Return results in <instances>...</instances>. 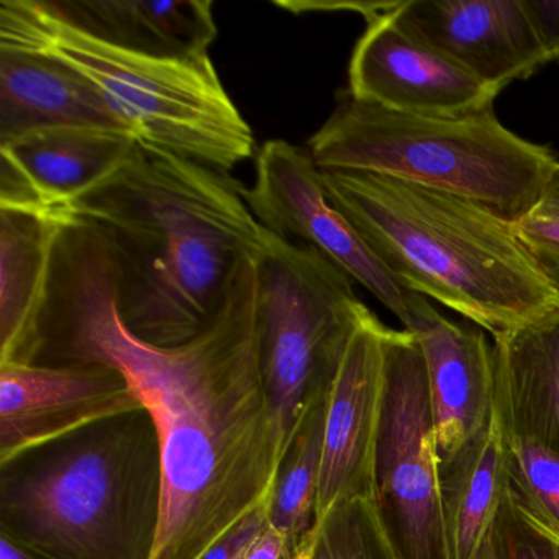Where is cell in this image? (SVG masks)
Masks as SVG:
<instances>
[{"instance_id": "obj_1", "label": "cell", "mask_w": 559, "mask_h": 559, "mask_svg": "<svg viewBox=\"0 0 559 559\" xmlns=\"http://www.w3.org/2000/svg\"><path fill=\"white\" fill-rule=\"evenodd\" d=\"M257 260H241L221 310L198 336L158 346L120 319L106 240L74 218L58 238L34 362L109 366L148 412L163 463L152 559H202L248 516L270 509L287 444L261 369Z\"/></svg>"}, {"instance_id": "obj_2", "label": "cell", "mask_w": 559, "mask_h": 559, "mask_svg": "<svg viewBox=\"0 0 559 559\" xmlns=\"http://www.w3.org/2000/svg\"><path fill=\"white\" fill-rule=\"evenodd\" d=\"M67 214L109 245L120 319L158 346L198 336L221 310L241 260L260 258L273 240L228 173L140 143Z\"/></svg>"}, {"instance_id": "obj_3", "label": "cell", "mask_w": 559, "mask_h": 559, "mask_svg": "<svg viewBox=\"0 0 559 559\" xmlns=\"http://www.w3.org/2000/svg\"><path fill=\"white\" fill-rule=\"evenodd\" d=\"M322 176L332 204L411 293L454 310L493 340L559 316V296L512 222L469 199L389 176Z\"/></svg>"}, {"instance_id": "obj_4", "label": "cell", "mask_w": 559, "mask_h": 559, "mask_svg": "<svg viewBox=\"0 0 559 559\" xmlns=\"http://www.w3.org/2000/svg\"><path fill=\"white\" fill-rule=\"evenodd\" d=\"M162 503L145 408L0 463V536L35 559H152Z\"/></svg>"}, {"instance_id": "obj_5", "label": "cell", "mask_w": 559, "mask_h": 559, "mask_svg": "<svg viewBox=\"0 0 559 559\" xmlns=\"http://www.w3.org/2000/svg\"><path fill=\"white\" fill-rule=\"evenodd\" d=\"M0 48L76 71L145 148L224 173L253 158V130L211 55L163 58L127 50L87 34L41 0L0 2Z\"/></svg>"}, {"instance_id": "obj_6", "label": "cell", "mask_w": 559, "mask_h": 559, "mask_svg": "<svg viewBox=\"0 0 559 559\" xmlns=\"http://www.w3.org/2000/svg\"><path fill=\"white\" fill-rule=\"evenodd\" d=\"M322 171L372 173L476 202L506 221L532 214L559 165L548 146L510 132L493 107L461 117L415 116L336 94L310 136Z\"/></svg>"}, {"instance_id": "obj_7", "label": "cell", "mask_w": 559, "mask_h": 559, "mask_svg": "<svg viewBox=\"0 0 559 559\" xmlns=\"http://www.w3.org/2000/svg\"><path fill=\"white\" fill-rule=\"evenodd\" d=\"M257 264L264 388L289 448L306 412L329 397L369 309L352 277L310 245L273 235Z\"/></svg>"}, {"instance_id": "obj_8", "label": "cell", "mask_w": 559, "mask_h": 559, "mask_svg": "<svg viewBox=\"0 0 559 559\" xmlns=\"http://www.w3.org/2000/svg\"><path fill=\"white\" fill-rule=\"evenodd\" d=\"M384 358L372 503L395 558L450 559L424 353L408 330L385 326Z\"/></svg>"}, {"instance_id": "obj_9", "label": "cell", "mask_w": 559, "mask_h": 559, "mask_svg": "<svg viewBox=\"0 0 559 559\" xmlns=\"http://www.w3.org/2000/svg\"><path fill=\"white\" fill-rule=\"evenodd\" d=\"M254 171L253 186L243 188V198L267 231L284 240L299 238L316 248L402 323L407 322L411 290L395 280L332 204L309 150L286 140H270L258 153Z\"/></svg>"}, {"instance_id": "obj_10", "label": "cell", "mask_w": 559, "mask_h": 559, "mask_svg": "<svg viewBox=\"0 0 559 559\" xmlns=\"http://www.w3.org/2000/svg\"><path fill=\"white\" fill-rule=\"evenodd\" d=\"M140 408L126 376L109 366L0 362V463Z\"/></svg>"}, {"instance_id": "obj_11", "label": "cell", "mask_w": 559, "mask_h": 559, "mask_svg": "<svg viewBox=\"0 0 559 559\" xmlns=\"http://www.w3.org/2000/svg\"><path fill=\"white\" fill-rule=\"evenodd\" d=\"M389 11L368 22L353 50L348 91L355 99L430 117L469 116L493 107L497 87L402 31Z\"/></svg>"}, {"instance_id": "obj_12", "label": "cell", "mask_w": 559, "mask_h": 559, "mask_svg": "<svg viewBox=\"0 0 559 559\" xmlns=\"http://www.w3.org/2000/svg\"><path fill=\"white\" fill-rule=\"evenodd\" d=\"M389 15L402 31L499 91L549 63L522 0H401Z\"/></svg>"}, {"instance_id": "obj_13", "label": "cell", "mask_w": 559, "mask_h": 559, "mask_svg": "<svg viewBox=\"0 0 559 559\" xmlns=\"http://www.w3.org/2000/svg\"><path fill=\"white\" fill-rule=\"evenodd\" d=\"M385 325L369 310L353 335L326 397L317 522L336 503L371 499L384 402Z\"/></svg>"}, {"instance_id": "obj_14", "label": "cell", "mask_w": 559, "mask_h": 559, "mask_svg": "<svg viewBox=\"0 0 559 559\" xmlns=\"http://www.w3.org/2000/svg\"><path fill=\"white\" fill-rule=\"evenodd\" d=\"M407 304L404 326L424 353L438 460L447 463L492 417L493 346L479 326L451 322L420 294H408Z\"/></svg>"}, {"instance_id": "obj_15", "label": "cell", "mask_w": 559, "mask_h": 559, "mask_svg": "<svg viewBox=\"0 0 559 559\" xmlns=\"http://www.w3.org/2000/svg\"><path fill=\"white\" fill-rule=\"evenodd\" d=\"M139 148L119 130L60 127L0 143V205L67 209Z\"/></svg>"}, {"instance_id": "obj_16", "label": "cell", "mask_w": 559, "mask_h": 559, "mask_svg": "<svg viewBox=\"0 0 559 559\" xmlns=\"http://www.w3.org/2000/svg\"><path fill=\"white\" fill-rule=\"evenodd\" d=\"M64 209L0 205V362H34Z\"/></svg>"}, {"instance_id": "obj_17", "label": "cell", "mask_w": 559, "mask_h": 559, "mask_svg": "<svg viewBox=\"0 0 559 559\" xmlns=\"http://www.w3.org/2000/svg\"><path fill=\"white\" fill-rule=\"evenodd\" d=\"M60 127L130 133L76 71L50 58L0 48V143Z\"/></svg>"}, {"instance_id": "obj_18", "label": "cell", "mask_w": 559, "mask_h": 559, "mask_svg": "<svg viewBox=\"0 0 559 559\" xmlns=\"http://www.w3.org/2000/svg\"><path fill=\"white\" fill-rule=\"evenodd\" d=\"M493 414L559 456V316L493 340Z\"/></svg>"}, {"instance_id": "obj_19", "label": "cell", "mask_w": 559, "mask_h": 559, "mask_svg": "<svg viewBox=\"0 0 559 559\" xmlns=\"http://www.w3.org/2000/svg\"><path fill=\"white\" fill-rule=\"evenodd\" d=\"M51 4L87 34L153 57H207L217 38L211 0H80Z\"/></svg>"}, {"instance_id": "obj_20", "label": "cell", "mask_w": 559, "mask_h": 559, "mask_svg": "<svg viewBox=\"0 0 559 559\" xmlns=\"http://www.w3.org/2000/svg\"><path fill=\"white\" fill-rule=\"evenodd\" d=\"M499 420L440 464L441 510L450 559H473L509 489Z\"/></svg>"}, {"instance_id": "obj_21", "label": "cell", "mask_w": 559, "mask_h": 559, "mask_svg": "<svg viewBox=\"0 0 559 559\" xmlns=\"http://www.w3.org/2000/svg\"><path fill=\"white\" fill-rule=\"evenodd\" d=\"M325 408L326 399L306 412L277 471L267 522L283 533L290 552L297 551L316 530Z\"/></svg>"}, {"instance_id": "obj_22", "label": "cell", "mask_w": 559, "mask_h": 559, "mask_svg": "<svg viewBox=\"0 0 559 559\" xmlns=\"http://www.w3.org/2000/svg\"><path fill=\"white\" fill-rule=\"evenodd\" d=\"M309 559H397L371 499L336 503L310 536Z\"/></svg>"}, {"instance_id": "obj_23", "label": "cell", "mask_w": 559, "mask_h": 559, "mask_svg": "<svg viewBox=\"0 0 559 559\" xmlns=\"http://www.w3.org/2000/svg\"><path fill=\"white\" fill-rule=\"evenodd\" d=\"M500 425V424H499ZM510 487L559 535V456L500 425Z\"/></svg>"}, {"instance_id": "obj_24", "label": "cell", "mask_w": 559, "mask_h": 559, "mask_svg": "<svg viewBox=\"0 0 559 559\" xmlns=\"http://www.w3.org/2000/svg\"><path fill=\"white\" fill-rule=\"evenodd\" d=\"M473 559H559V535L509 486Z\"/></svg>"}, {"instance_id": "obj_25", "label": "cell", "mask_w": 559, "mask_h": 559, "mask_svg": "<svg viewBox=\"0 0 559 559\" xmlns=\"http://www.w3.org/2000/svg\"><path fill=\"white\" fill-rule=\"evenodd\" d=\"M513 225L539 273L559 296V218L526 215Z\"/></svg>"}, {"instance_id": "obj_26", "label": "cell", "mask_w": 559, "mask_h": 559, "mask_svg": "<svg viewBox=\"0 0 559 559\" xmlns=\"http://www.w3.org/2000/svg\"><path fill=\"white\" fill-rule=\"evenodd\" d=\"M522 5L549 61H559V0H522Z\"/></svg>"}, {"instance_id": "obj_27", "label": "cell", "mask_w": 559, "mask_h": 559, "mask_svg": "<svg viewBox=\"0 0 559 559\" xmlns=\"http://www.w3.org/2000/svg\"><path fill=\"white\" fill-rule=\"evenodd\" d=\"M270 509H261L248 516L237 528L231 530L217 545L212 546L202 559H243L251 543L258 538L267 523Z\"/></svg>"}, {"instance_id": "obj_28", "label": "cell", "mask_w": 559, "mask_h": 559, "mask_svg": "<svg viewBox=\"0 0 559 559\" xmlns=\"http://www.w3.org/2000/svg\"><path fill=\"white\" fill-rule=\"evenodd\" d=\"M277 5L294 14L313 11H353L361 14L366 22L372 21L381 12L394 8L395 2H277Z\"/></svg>"}, {"instance_id": "obj_29", "label": "cell", "mask_w": 559, "mask_h": 559, "mask_svg": "<svg viewBox=\"0 0 559 559\" xmlns=\"http://www.w3.org/2000/svg\"><path fill=\"white\" fill-rule=\"evenodd\" d=\"M289 551L286 538L283 533L277 532L270 522L264 526L263 532L251 543L243 559H283Z\"/></svg>"}, {"instance_id": "obj_30", "label": "cell", "mask_w": 559, "mask_h": 559, "mask_svg": "<svg viewBox=\"0 0 559 559\" xmlns=\"http://www.w3.org/2000/svg\"><path fill=\"white\" fill-rule=\"evenodd\" d=\"M530 215L538 218H559V165L546 182L542 198Z\"/></svg>"}, {"instance_id": "obj_31", "label": "cell", "mask_w": 559, "mask_h": 559, "mask_svg": "<svg viewBox=\"0 0 559 559\" xmlns=\"http://www.w3.org/2000/svg\"><path fill=\"white\" fill-rule=\"evenodd\" d=\"M0 559H35L24 551V549L15 546L14 543L9 542L8 538L0 536Z\"/></svg>"}, {"instance_id": "obj_32", "label": "cell", "mask_w": 559, "mask_h": 559, "mask_svg": "<svg viewBox=\"0 0 559 559\" xmlns=\"http://www.w3.org/2000/svg\"><path fill=\"white\" fill-rule=\"evenodd\" d=\"M294 559H309L310 556V538L307 539L306 543H304L302 546H300L297 551L293 552Z\"/></svg>"}, {"instance_id": "obj_33", "label": "cell", "mask_w": 559, "mask_h": 559, "mask_svg": "<svg viewBox=\"0 0 559 559\" xmlns=\"http://www.w3.org/2000/svg\"><path fill=\"white\" fill-rule=\"evenodd\" d=\"M283 559H294V555H293V552H287V555H286V556H284V558H283Z\"/></svg>"}]
</instances>
